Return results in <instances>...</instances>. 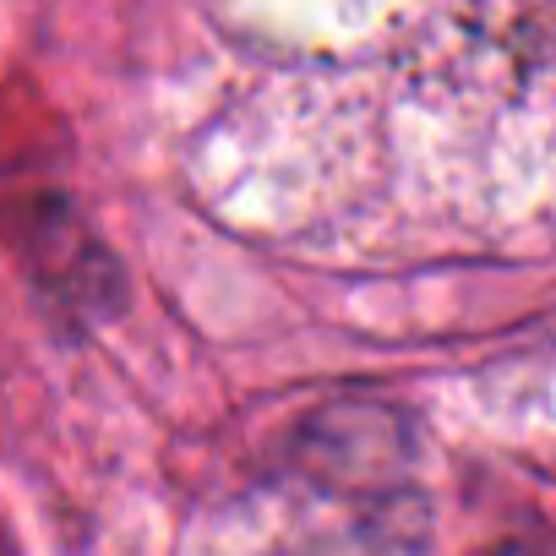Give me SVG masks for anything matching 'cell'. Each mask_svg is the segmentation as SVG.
Listing matches in <instances>:
<instances>
[{
  "label": "cell",
  "mask_w": 556,
  "mask_h": 556,
  "mask_svg": "<svg viewBox=\"0 0 556 556\" xmlns=\"http://www.w3.org/2000/svg\"><path fill=\"white\" fill-rule=\"evenodd\" d=\"M491 556H556V551H540V545H502V551H491Z\"/></svg>",
  "instance_id": "obj_1"
}]
</instances>
